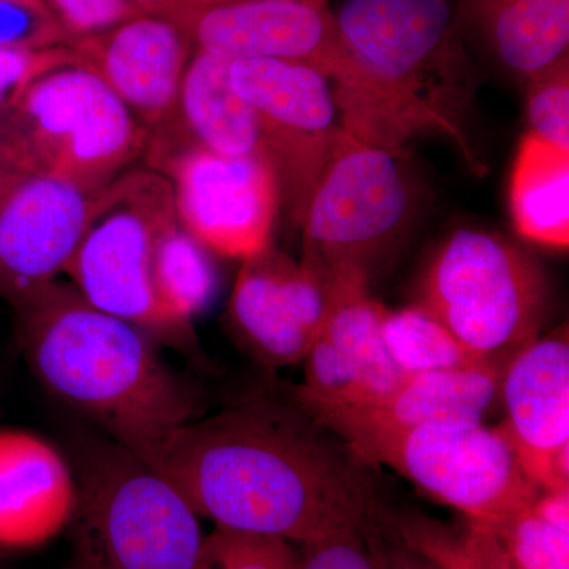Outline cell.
Wrapping results in <instances>:
<instances>
[{
  "mask_svg": "<svg viewBox=\"0 0 569 569\" xmlns=\"http://www.w3.org/2000/svg\"><path fill=\"white\" fill-rule=\"evenodd\" d=\"M293 406L244 400L192 419L141 459L222 529L299 546L376 523L370 467Z\"/></svg>",
  "mask_w": 569,
  "mask_h": 569,
  "instance_id": "6da1fadb",
  "label": "cell"
},
{
  "mask_svg": "<svg viewBox=\"0 0 569 569\" xmlns=\"http://www.w3.org/2000/svg\"><path fill=\"white\" fill-rule=\"evenodd\" d=\"M335 18L351 59L332 84L343 132L396 153L419 134H445L477 168L466 132L477 73L451 0H343Z\"/></svg>",
  "mask_w": 569,
  "mask_h": 569,
  "instance_id": "7a4b0ae2",
  "label": "cell"
},
{
  "mask_svg": "<svg viewBox=\"0 0 569 569\" xmlns=\"http://www.w3.org/2000/svg\"><path fill=\"white\" fill-rule=\"evenodd\" d=\"M17 342L41 387L144 456L194 419L197 399L137 326L52 282L13 307Z\"/></svg>",
  "mask_w": 569,
  "mask_h": 569,
  "instance_id": "3957f363",
  "label": "cell"
},
{
  "mask_svg": "<svg viewBox=\"0 0 569 569\" xmlns=\"http://www.w3.org/2000/svg\"><path fill=\"white\" fill-rule=\"evenodd\" d=\"M293 400L366 466L391 468L471 522L493 526L530 507L541 492L523 473L505 438L482 422L370 425L301 385L295 388Z\"/></svg>",
  "mask_w": 569,
  "mask_h": 569,
  "instance_id": "277c9868",
  "label": "cell"
},
{
  "mask_svg": "<svg viewBox=\"0 0 569 569\" xmlns=\"http://www.w3.org/2000/svg\"><path fill=\"white\" fill-rule=\"evenodd\" d=\"M63 569H194L200 518L159 471L114 441L81 456Z\"/></svg>",
  "mask_w": 569,
  "mask_h": 569,
  "instance_id": "5b68a950",
  "label": "cell"
},
{
  "mask_svg": "<svg viewBox=\"0 0 569 569\" xmlns=\"http://www.w3.org/2000/svg\"><path fill=\"white\" fill-rule=\"evenodd\" d=\"M148 138L121 97L74 52L33 78L0 141L29 171L104 187Z\"/></svg>",
  "mask_w": 569,
  "mask_h": 569,
  "instance_id": "8992f818",
  "label": "cell"
},
{
  "mask_svg": "<svg viewBox=\"0 0 569 569\" xmlns=\"http://www.w3.org/2000/svg\"><path fill=\"white\" fill-rule=\"evenodd\" d=\"M417 190L400 153L343 133L302 213V268L326 296L350 280L369 282L370 269L407 233Z\"/></svg>",
  "mask_w": 569,
  "mask_h": 569,
  "instance_id": "52a82bcc",
  "label": "cell"
},
{
  "mask_svg": "<svg viewBox=\"0 0 569 569\" xmlns=\"http://www.w3.org/2000/svg\"><path fill=\"white\" fill-rule=\"evenodd\" d=\"M419 299L463 346L508 365L538 339L548 283L535 258L505 236L462 228L427 264Z\"/></svg>",
  "mask_w": 569,
  "mask_h": 569,
  "instance_id": "ba28073f",
  "label": "cell"
},
{
  "mask_svg": "<svg viewBox=\"0 0 569 569\" xmlns=\"http://www.w3.org/2000/svg\"><path fill=\"white\" fill-rule=\"evenodd\" d=\"M176 217L173 187L162 174L137 170L112 179L66 274L96 309L137 326L156 343L183 348L189 339L163 312L152 279L157 238Z\"/></svg>",
  "mask_w": 569,
  "mask_h": 569,
  "instance_id": "9c48e42d",
  "label": "cell"
},
{
  "mask_svg": "<svg viewBox=\"0 0 569 569\" xmlns=\"http://www.w3.org/2000/svg\"><path fill=\"white\" fill-rule=\"evenodd\" d=\"M236 93L258 114L279 203L296 224L343 137L335 86L320 70L279 59L230 61Z\"/></svg>",
  "mask_w": 569,
  "mask_h": 569,
  "instance_id": "30bf717a",
  "label": "cell"
},
{
  "mask_svg": "<svg viewBox=\"0 0 569 569\" xmlns=\"http://www.w3.org/2000/svg\"><path fill=\"white\" fill-rule=\"evenodd\" d=\"M162 14L189 39L193 51L227 61L279 59L320 70L332 84L351 69L326 0H234L212 6L173 3Z\"/></svg>",
  "mask_w": 569,
  "mask_h": 569,
  "instance_id": "8fae6325",
  "label": "cell"
},
{
  "mask_svg": "<svg viewBox=\"0 0 569 569\" xmlns=\"http://www.w3.org/2000/svg\"><path fill=\"white\" fill-rule=\"evenodd\" d=\"M163 171L173 181L179 222L209 252L249 260L268 249L279 192L263 160L192 148Z\"/></svg>",
  "mask_w": 569,
  "mask_h": 569,
  "instance_id": "7c38bea8",
  "label": "cell"
},
{
  "mask_svg": "<svg viewBox=\"0 0 569 569\" xmlns=\"http://www.w3.org/2000/svg\"><path fill=\"white\" fill-rule=\"evenodd\" d=\"M104 187L29 171L7 190L0 201V299L14 307L66 274Z\"/></svg>",
  "mask_w": 569,
  "mask_h": 569,
  "instance_id": "4fadbf2b",
  "label": "cell"
},
{
  "mask_svg": "<svg viewBox=\"0 0 569 569\" xmlns=\"http://www.w3.org/2000/svg\"><path fill=\"white\" fill-rule=\"evenodd\" d=\"M505 438L539 490L569 489V342L567 329L512 356L500 387Z\"/></svg>",
  "mask_w": 569,
  "mask_h": 569,
  "instance_id": "5bb4252c",
  "label": "cell"
},
{
  "mask_svg": "<svg viewBox=\"0 0 569 569\" xmlns=\"http://www.w3.org/2000/svg\"><path fill=\"white\" fill-rule=\"evenodd\" d=\"M328 312L323 287L271 249L244 260L230 301L236 336L271 369L302 362Z\"/></svg>",
  "mask_w": 569,
  "mask_h": 569,
  "instance_id": "9a60e30c",
  "label": "cell"
},
{
  "mask_svg": "<svg viewBox=\"0 0 569 569\" xmlns=\"http://www.w3.org/2000/svg\"><path fill=\"white\" fill-rule=\"evenodd\" d=\"M387 312L365 280L332 288L323 325L302 359L301 387L353 406L392 391L406 376L385 346Z\"/></svg>",
  "mask_w": 569,
  "mask_h": 569,
  "instance_id": "2e32d148",
  "label": "cell"
},
{
  "mask_svg": "<svg viewBox=\"0 0 569 569\" xmlns=\"http://www.w3.org/2000/svg\"><path fill=\"white\" fill-rule=\"evenodd\" d=\"M69 47L148 130L173 114L183 71L193 54L181 29L157 13L138 14L110 31L71 40Z\"/></svg>",
  "mask_w": 569,
  "mask_h": 569,
  "instance_id": "e0dca14e",
  "label": "cell"
},
{
  "mask_svg": "<svg viewBox=\"0 0 569 569\" xmlns=\"http://www.w3.org/2000/svg\"><path fill=\"white\" fill-rule=\"evenodd\" d=\"M192 148L266 163L260 119L231 86L230 61L201 51L187 63L173 114L153 129L151 159L163 170Z\"/></svg>",
  "mask_w": 569,
  "mask_h": 569,
  "instance_id": "ac0fdd59",
  "label": "cell"
},
{
  "mask_svg": "<svg viewBox=\"0 0 569 569\" xmlns=\"http://www.w3.org/2000/svg\"><path fill=\"white\" fill-rule=\"evenodd\" d=\"M78 500L73 468L28 430H0V549H32L69 529Z\"/></svg>",
  "mask_w": 569,
  "mask_h": 569,
  "instance_id": "d6986e66",
  "label": "cell"
},
{
  "mask_svg": "<svg viewBox=\"0 0 569 569\" xmlns=\"http://www.w3.org/2000/svg\"><path fill=\"white\" fill-rule=\"evenodd\" d=\"M456 20L523 82L568 58L569 0H458Z\"/></svg>",
  "mask_w": 569,
  "mask_h": 569,
  "instance_id": "ffe728a7",
  "label": "cell"
},
{
  "mask_svg": "<svg viewBox=\"0 0 569 569\" xmlns=\"http://www.w3.org/2000/svg\"><path fill=\"white\" fill-rule=\"evenodd\" d=\"M507 366L406 376L388 395L356 406L326 399L350 417L370 425L417 427L433 422H482L500 397Z\"/></svg>",
  "mask_w": 569,
  "mask_h": 569,
  "instance_id": "44dd1931",
  "label": "cell"
},
{
  "mask_svg": "<svg viewBox=\"0 0 569 569\" xmlns=\"http://www.w3.org/2000/svg\"><path fill=\"white\" fill-rule=\"evenodd\" d=\"M509 206L523 239L568 249L569 151L527 133L512 164Z\"/></svg>",
  "mask_w": 569,
  "mask_h": 569,
  "instance_id": "7402d4cb",
  "label": "cell"
},
{
  "mask_svg": "<svg viewBox=\"0 0 569 569\" xmlns=\"http://www.w3.org/2000/svg\"><path fill=\"white\" fill-rule=\"evenodd\" d=\"M152 279L163 312L190 340L193 318L216 298L219 276L211 252L182 227L178 217L157 238Z\"/></svg>",
  "mask_w": 569,
  "mask_h": 569,
  "instance_id": "603a6c76",
  "label": "cell"
},
{
  "mask_svg": "<svg viewBox=\"0 0 569 569\" xmlns=\"http://www.w3.org/2000/svg\"><path fill=\"white\" fill-rule=\"evenodd\" d=\"M389 535L440 569H516L493 531L467 520L452 527L427 516L380 515Z\"/></svg>",
  "mask_w": 569,
  "mask_h": 569,
  "instance_id": "cb8c5ba5",
  "label": "cell"
},
{
  "mask_svg": "<svg viewBox=\"0 0 569 569\" xmlns=\"http://www.w3.org/2000/svg\"><path fill=\"white\" fill-rule=\"evenodd\" d=\"M383 339L389 356L403 376L505 365L471 351L447 326L419 305L397 312L388 310L383 321Z\"/></svg>",
  "mask_w": 569,
  "mask_h": 569,
  "instance_id": "d4e9b609",
  "label": "cell"
},
{
  "mask_svg": "<svg viewBox=\"0 0 569 569\" xmlns=\"http://www.w3.org/2000/svg\"><path fill=\"white\" fill-rule=\"evenodd\" d=\"M486 527L516 569H569V520L549 518L531 503Z\"/></svg>",
  "mask_w": 569,
  "mask_h": 569,
  "instance_id": "484cf974",
  "label": "cell"
},
{
  "mask_svg": "<svg viewBox=\"0 0 569 569\" xmlns=\"http://www.w3.org/2000/svg\"><path fill=\"white\" fill-rule=\"evenodd\" d=\"M299 549L287 539L216 527L204 535L194 569H298Z\"/></svg>",
  "mask_w": 569,
  "mask_h": 569,
  "instance_id": "4316f807",
  "label": "cell"
},
{
  "mask_svg": "<svg viewBox=\"0 0 569 569\" xmlns=\"http://www.w3.org/2000/svg\"><path fill=\"white\" fill-rule=\"evenodd\" d=\"M530 133L569 151V59L526 81Z\"/></svg>",
  "mask_w": 569,
  "mask_h": 569,
  "instance_id": "83f0119b",
  "label": "cell"
},
{
  "mask_svg": "<svg viewBox=\"0 0 569 569\" xmlns=\"http://www.w3.org/2000/svg\"><path fill=\"white\" fill-rule=\"evenodd\" d=\"M298 549V569H385L380 515L365 529L339 531Z\"/></svg>",
  "mask_w": 569,
  "mask_h": 569,
  "instance_id": "f1b7e54d",
  "label": "cell"
},
{
  "mask_svg": "<svg viewBox=\"0 0 569 569\" xmlns=\"http://www.w3.org/2000/svg\"><path fill=\"white\" fill-rule=\"evenodd\" d=\"M70 41L44 3L0 0V48L43 51L66 47Z\"/></svg>",
  "mask_w": 569,
  "mask_h": 569,
  "instance_id": "f546056e",
  "label": "cell"
},
{
  "mask_svg": "<svg viewBox=\"0 0 569 569\" xmlns=\"http://www.w3.org/2000/svg\"><path fill=\"white\" fill-rule=\"evenodd\" d=\"M67 47L43 51H17L0 48V137L6 132L17 104L33 78L44 70L73 58Z\"/></svg>",
  "mask_w": 569,
  "mask_h": 569,
  "instance_id": "4dcf8cb0",
  "label": "cell"
},
{
  "mask_svg": "<svg viewBox=\"0 0 569 569\" xmlns=\"http://www.w3.org/2000/svg\"><path fill=\"white\" fill-rule=\"evenodd\" d=\"M71 40L84 39L141 14L130 0H44Z\"/></svg>",
  "mask_w": 569,
  "mask_h": 569,
  "instance_id": "1f68e13d",
  "label": "cell"
},
{
  "mask_svg": "<svg viewBox=\"0 0 569 569\" xmlns=\"http://www.w3.org/2000/svg\"><path fill=\"white\" fill-rule=\"evenodd\" d=\"M381 556H383L385 569H440L415 550L406 548L397 539L391 537L387 541L383 531H381Z\"/></svg>",
  "mask_w": 569,
  "mask_h": 569,
  "instance_id": "d6a6232c",
  "label": "cell"
},
{
  "mask_svg": "<svg viewBox=\"0 0 569 569\" xmlns=\"http://www.w3.org/2000/svg\"><path fill=\"white\" fill-rule=\"evenodd\" d=\"M26 173H29L28 168L21 163L6 142L0 141V201L7 190Z\"/></svg>",
  "mask_w": 569,
  "mask_h": 569,
  "instance_id": "836d02e7",
  "label": "cell"
},
{
  "mask_svg": "<svg viewBox=\"0 0 569 569\" xmlns=\"http://www.w3.org/2000/svg\"><path fill=\"white\" fill-rule=\"evenodd\" d=\"M130 2H132L137 9H140L142 13H153V11L178 3L179 0H130Z\"/></svg>",
  "mask_w": 569,
  "mask_h": 569,
  "instance_id": "e575fe53",
  "label": "cell"
},
{
  "mask_svg": "<svg viewBox=\"0 0 569 569\" xmlns=\"http://www.w3.org/2000/svg\"><path fill=\"white\" fill-rule=\"evenodd\" d=\"M223 2H234V0H179L178 3H187V6H212V3Z\"/></svg>",
  "mask_w": 569,
  "mask_h": 569,
  "instance_id": "d590c367",
  "label": "cell"
},
{
  "mask_svg": "<svg viewBox=\"0 0 569 569\" xmlns=\"http://www.w3.org/2000/svg\"><path fill=\"white\" fill-rule=\"evenodd\" d=\"M22 2L44 3V6H47V2H44V0H22Z\"/></svg>",
  "mask_w": 569,
  "mask_h": 569,
  "instance_id": "8d00e7d4",
  "label": "cell"
}]
</instances>
